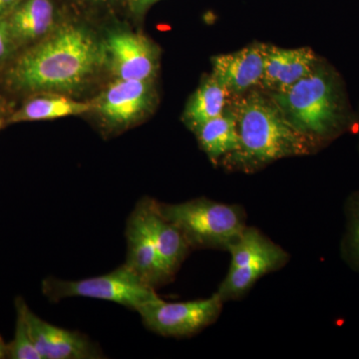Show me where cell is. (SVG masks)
<instances>
[{
	"label": "cell",
	"instance_id": "obj_2",
	"mask_svg": "<svg viewBox=\"0 0 359 359\" xmlns=\"http://www.w3.org/2000/svg\"><path fill=\"white\" fill-rule=\"evenodd\" d=\"M231 98L237 118L238 149L224 158V164L252 172L278 160L313 154L318 146L295 128L268 92L252 90Z\"/></svg>",
	"mask_w": 359,
	"mask_h": 359
},
{
	"label": "cell",
	"instance_id": "obj_6",
	"mask_svg": "<svg viewBox=\"0 0 359 359\" xmlns=\"http://www.w3.org/2000/svg\"><path fill=\"white\" fill-rule=\"evenodd\" d=\"M226 252L231 254L230 269L217 292L223 302L240 299L262 276L283 268L289 261L280 245L248 226Z\"/></svg>",
	"mask_w": 359,
	"mask_h": 359
},
{
	"label": "cell",
	"instance_id": "obj_10",
	"mask_svg": "<svg viewBox=\"0 0 359 359\" xmlns=\"http://www.w3.org/2000/svg\"><path fill=\"white\" fill-rule=\"evenodd\" d=\"M23 311L33 342L42 359L105 358L102 348L86 334L47 323L33 313L25 302Z\"/></svg>",
	"mask_w": 359,
	"mask_h": 359
},
{
	"label": "cell",
	"instance_id": "obj_15",
	"mask_svg": "<svg viewBox=\"0 0 359 359\" xmlns=\"http://www.w3.org/2000/svg\"><path fill=\"white\" fill-rule=\"evenodd\" d=\"M6 20L15 48L39 41L57 25L53 0H23Z\"/></svg>",
	"mask_w": 359,
	"mask_h": 359
},
{
	"label": "cell",
	"instance_id": "obj_27",
	"mask_svg": "<svg viewBox=\"0 0 359 359\" xmlns=\"http://www.w3.org/2000/svg\"><path fill=\"white\" fill-rule=\"evenodd\" d=\"M2 108V98L1 96H0V110H1Z\"/></svg>",
	"mask_w": 359,
	"mask_h": 359
},
{
	"label": "cell",
	"instance_id": "obj_14",
	"mask_svg": "<svg viewBox=\"0 0 359 359\" xmlns=\"http://www.w3.org/2000/svg\"><path fill=\"white\" fill-rule=\"evenodd\" d=\"M144 199L149 226L159 257L161 268L168 282H171L192 249L182 231L161 215L156 204L157 201L147 197Z\"/></svg>",
	"mask_w": 359,
	"mask_h": 359
},
{
	"label": "cell",
	"instance_id": "obj_12",
	"mask_svg": "<svg viewBox=\"0 0 359 359\" xmlns=\"http://www.w3.org/2000/svg\"><path fill=\"white\" fill-rule=\"evenodd\" d=\"M266 62V44L252 43L231 53L212 58V75L223 84L231 97L262 88Z\"/></svg>",
	"mask_w": 359,
	"mask_h": 359
},
{
	"label": "cell",
	"instance_id": "obj_11",
	"mask_svg": "<svg viewBox=\"0 0 359 359\" xmlns=\"http://www.w3.org/2000/svg\"><path fill=\"white\" fill-rule=\"evenodd\" d=\"M125 238L127 252L124 264L135 275L155 290L169 283L161 268L159 257L149 226L144 198L137 203L127 219Z\"/></svg>",
	"mask_w": 359,
	"mask_h": 359
},
{
	"label": "cell",
	"instance_id": "obj_17",
	"mask_svg": "<svg viewBox=\"0 0 359 359\" xmlns=\"http://www.w3.org/2000/svg\"><path fill=\"white\" fill-rule=\"evenodd\" d=\"M201 149L214 164L238 149L237 118L231 103L223 114L200 125L194 131Z\"/></svg>",
	"mask_w": 359,
	"mask_h": 359
},
{
	"label": "cell",
	"instance_id": "obj_28",
	"mask_svg": "<svg viewBox=\"0 0 359 359\" xmlns=\"http://www.w3.org/2000/svg\"><path fill=\"white\" fill-rule=\"evenodd\" d=\"M358 124H359V114H358Z\"/></svg>",
	"mask_w": 359,
	"mask_h": 359
},
{
	"label": "cell",
	"instance_id": "obj_24",
	"mask_svg": "<svg viewBox=\"0 0 359 359\" xmlns=\"http://www.w3.org/2000/svg\"><path fill=\"white\" fill-rule=\"evenodd\" d=\"M78 1L83 2V4H90V6H111L117 0H78Z\"/></svg>",
	"mask_w": 359,
	"mask_h": 359
},
{
	"label": "cell",
	"instance_id": "obj_25",
	"mask_svg": "<svg viewBox=\"0 0 359 359\" xmlns=\"http://www.w3.org/2000/svg\"><path fill=\"white\" fill-rule=\"evenodd\" d=\"M7 358V344L4 339L0 337V359Z\"/></svg>",
	"mask_w": 359,
	"mask_h": 359
},
{
	"label": "cell",
	"instance_id": "obj_13",
	"mask_svg": "<svg viewBox=\"0 0 359 359\" xmlns=\"http://www.w3.org/2000/svg\"><path fill=\"white\" fill-rule=\"evenodd\" d=\"M320 57L313 49L280 48L266 44V62L262 88L266 92H278L289 88L306 76Z\"/></svg>",
	"mask_w": 359,
	"mask_h": 359
},
{
	"label": "cell",
	"instance_id": "obj_1",
	"mask_svg": "<svg viewBox=\"0 0 359 359\" xmlns=\"http://www.w3.org/2000/svg\"><path fill=\"white\" fill-rule=\"evenodd\" d=\"M102 66V43L93 30L65 21L21 54L9 70V82L29 93H75Z\"/></svg>",
	"mask_w": 359,
	"mask_h": 359
},
{
	"label": "cell",
	"instance_id": "obj_9",
	"mask_svg": "<svg viewBox=\"0 0 359 359\" xmlns=\"http://www.w3.org/2000/svg\"><path fill=\"white\" fill-rule=\"evenodd\" d=\"M103 65L115 79L155 81L160 49L141 33L116 28L102 40Z\"/></svg>",
	"mask_w": 359,
	"mask_h": 359
},
{
	"label": "cell",
	"instance_id": "obj_26",
	"mask_svg": "<svg viewBox=\"0 0 359 359\" xmlns=\"http://www.w3.org/2000/svg\"><path fill=\"white\" fill-rule=\"evenodd\" d=\"M4 119L2 117H0V130L2 129V127H4Z\"/></svg>",
	"mask_w": 359,
	"mask_h": 359
},
{
	"label": "cell",
	"instance_id": "obj_4",
	"mask_svg": "<svg viewBox=\"0 0 359 359\" xmlns=\"http://www.w3.org/2000/svg\"><path fill=\"white\" fill-rule=\"evenodd\" d=\"M156 204L161 215L182 231L192 250H228L247 228L244 210L238 205L207 198Z\"/></svg>",
	"mask_w": 359,
	"mask_h": 359
},
{
	"label": "cell",
	"instance_id": "obj_16",
	"mask_svg": "<svg viewBox=\"0 0 359 359\" xmlns=\"http://www.w3.org/2000/svg\"><path fill=\"white\" fill-rule=\"evenodd\" d=\"M230 92L212 75L205 77L191 95L183 112L184 124L194 132L200 125L223 114L231 101Z\"/></svg>",
	"mask_w": 359,
	"mask_h": 359
},
{
	"label": "cell",
	"instance_id": "obj_19",
	"mask_svg": "<svg viewBox=\"0 0 359 359\" xmlns=\"http://www.w3.org/2000/svg\"><path fill=\"white\" fill-rule=\"evenodd\" d=\"M23 299H16L15 334L13 341L7 344V358L42 359L34 346L23 311Z\"/></svg>",
	"mask_w": 359,
	"mask_h": 359
},
{
	"label": "cell",
	"instance_id": "obj_18",
	"mask_svg": "<svg viewBox=\"0 0 359 359\" xmlns=\"http://www.w3.org/2000/svg\"><path fill=\"white\" fill-rule=\"evenodd\" d=\"M89 112H92L91 102L73 100L65 94L43 93L26 101L13 113L9 122L44 121Z\"/></svg>",
	"mask_w": 359,
	"mask_h": 359
},
{
	"label": "cell",
	"instance_id": "obj_21",
	"mask_svg": "<svg viewBox=\"0 0 359 359\" xmlns=\"http://www.w3.org/2000/svg\"><path fill=\"white\" fill-rule=\"evenodd\" d=\"M14 49H15V46H14L13 40L11 39L6 18H0V65L11 55Z\"/></svg>",
	"mask_w": 359,
	"mask_h": 359
},
{
	"label": "cell",
	"instance_id": "obj_22",
	"mask_svg": "<svg viewBox=\"0 0 359 359\" xmlns=\"http://www.w3.org/2000/svg\"><path fill=\"white\" fill-rule=\"evenodd\" d=\"M158 1L160 0H126L130 11L137 18L143 16L146 11Z\"/></svg>",
	"mask_w": 359,
	"mask_h": 359
},
{
	"label": "cell",
	"instance_id": "obj_5",
	"mask_svg": "<svg viewBox=\"0 0 359 359\" xmlns=\"http://www.w3.org/2000/svg\"><path fill=\"white\" fill-rule=\"evenodd\" d=\"M42 292L53 302L69 297H86L115 302L135 311L146 302L158 297L156 290L142 282L125 264L106 275L84 280L45 278Z\"/></svg>",
	"mask_w": 359,
	"mask_h": 359
},
{
	"label": "cell",
	"instance_id": "obj_8",
	"mask_svg": "<svg viewBox=\"0 0 359 359\" xmlns=\"http://www.w3.org/2000/svg\"><path fill=\"white\" fill-rule=\"evenodd\" d=\"M218 292L204 299L168 302L158 297L138 309L142 323L151 332L168 337H188L202 332L218 318L223 308Z\"/></svg>",
	"mask_w": 359,
	"mask_h": 359
},
{
	"label": "cell",
	"instance_id": "obj_20",
	"mask_svg": "<svg viewBox=\"0 0 359 359\" xmlns=\"http://www.w3.org/2000/svg\"><path fill=\"white\" fill-rule=\"evenodd\" d=\"M346 218L344 254L349 263L359 271V192L351 196L347 202Z\"/></svg>",
	"mask_w": 359,
	"mask_h": 359
},
{
	"label": "cell",
	"instance_id": "obj_23",
	"mask_svg": "<svg viewBox=\"0 0 359 359\" xmlns=\"http://www.w3.org/2000/svg\"><path fill=\"white\" fill-rule=\"evenodd\" d=\"M23 0H0V18H6Z\"/></svg>",
	"mask_w": 359,
	"mask_h": 359
},
{
	"label": "cell",
	"instance_id": "obj_7",
	"mask_svg": "<svg viewBox=\"0 0 359 359\" xmlns=\"http://www.w3.org/2000/svg\"><path fill=\"white\" fill-rule=\"evenodd\" d=\"M92 103L104 130L119 133L136 126L157 107L154 81L116 79Z\"/></svg>",
	"mask_w": 359,
	"mask_h": 359
},
{
	"label": "cell",
	"instance_id": "obj_3",
	"mask_svg": "<svg viewBox=\"0 0 359 359\" xmlns=\"http://www.w3.org/2000/svg\"><path fill=\"white\" fill-rule=\"evenodd\" d=\"M268 93L295 128L318 148L358 125V115L349 102L344 80L323 59L289 88Z\"/></svg>",
	"mask_w": 359,
	"mask_h": 359
}]
</instances>
